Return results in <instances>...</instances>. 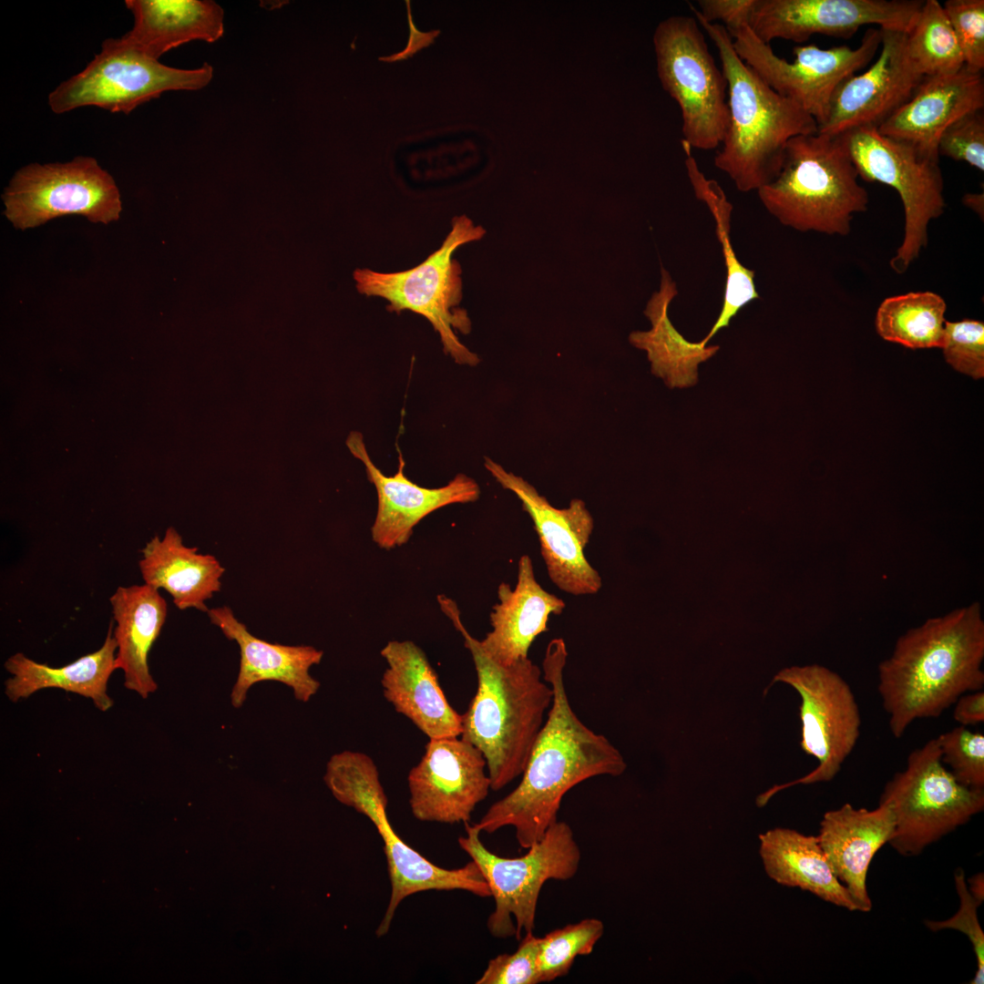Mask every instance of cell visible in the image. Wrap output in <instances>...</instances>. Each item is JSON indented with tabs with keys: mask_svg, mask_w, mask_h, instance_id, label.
<instances>
[{
	"mask_svg": "<svg viewBox=\"0 0 984 984\" xmlns=\"http://www.w3.org/2000/svg\"><path fill=\"white\" fill-rule=\"evenodd\" d=\"M682 145L685 153L687 174L694 194L705 203L714 220L715 232L725 266V284L720 313L708 334L700 341L702 345H707L721 329L729 325L743 307L760 296L754 283V272L740 262L731 242V202L718 182L707 179L700 170L692 155V147L684 140H682Z\"/></svg>",
	"mask_w": 984,
	"mask_h": 984,
	"instance_id": "1f68e13d",
	"label": "cell"
},
{
	"mask_svg": "<svg viewBox=\"0 0 984 984\" xmlns=\"http://www.w3.org/2000/svg\"><path fill=\"white\" fill-rule=\"evenodd\" d=\"M955 887L959 897L957 913L942 921L928 920L927 928L931 931L955 929L965 934L969 939L976 956L977 969L970 984H983L984 980V933L978 918V907L982 902L976 899L969 891L964 871L958 869L954 875Z\"/></svg>",
	"mask_w": 984,
	"mask_h": 984,
	"instance_id": "ab89813d",
	"label": "cell"
},
{
	"mask_svg": "<svg viewBox=\"0 0 984 984\" xmlns=\"http://www.w3.org/2000/svg\"><path fill=\"white\" fill-rule=\"evenodd\" d=\"M944 299L933 292H911L886 298L876 315L877 333L910 349L941 348L945 333Z\"/></svg>",
	"mask_w": 984,
	"mask_h": 984,
	"instance_id": "d6a6232c",
	"label": "cell"
},
{
	"mask_svg": "<svg viewBox=\"0 0 984 984\" xmlns=\"http://www.w3.org/2000/svg\"><path fill=\"white\" fill-rule=\"evenodd\" d=\"M922 0H755L748 26L764 43L814 35L849 38L866 25L907 33Z\"/></svg>",
	"mask_w": 984,
	"mask_h": 984,
	"instance_id": "2e32d148",
	"label": "cell"
},
{
	"mask_svg": "<svg viewBox=\"0 0 984 984\" xmlns=\"http://www.w3.org/2000/svg\"><path fill=\"white\" fill-rule=\"evenodd\" d=\"M880 29L878 58L838 86L818 132L835 136L860 127L877 128L911 97L924 78L908 57L906 32Z\"/></svg>",
	"mask_w": 984,
	"mask_h": 984,
	"instance_id": "d6986e66",
	"label": "cell"
},
{
	"mask_svg": "<svg viewBox=\"0 0 984 984\" xmlns=\"http://www.w3.org/2000/svg\"><path fill=\"white\" fill-rule=\"evenodd\" d=\"M485 234L486 230L475 225L467 216L454 217L439 249L421 263L395 272L356 269V288L365 296L386 300L389 312L410 311L422 315L439 334L446 354L456 364L477 365L479 357L455 333H469L471 322L466 311L459 307L463 298L462 269L453 255L462 245L478 241Z\"/></svg>",
	"mask_w": 984,
	"mask_h": 984,
	"instance_id": "52a82bcc",
	"label": "cell"
},
{
	"mask_svg": "<svg viewBox=\"0 0 984 984\" xmlns=\"http://www.w3.org/2000/svg\"><path fill=\"white\" fill-rule=\"evenodd\" d=\"M109 600L117 667L124 672V686L146 699L158 689L148 658L166 620V600L147 584L118 587Z\"/></svg>",
	"mask_w": 984,
	"mask_h": 984,
	"instance_id": "484cf974",
	"label": "cell"
},
{
	"mask_svg": "<svg viewBox=\"0 0 984 984\" xmlns=\"http://www.w3.org/2000/svg\"><path fill=\"white\" fill-rule=\"evenodd\" d=\"M894 831L892 809L882 803L873 810L855 808L846 803L825 812L820 822L819 844L833 872L862 912L872 909L866 889L869 865Z\"/></svg>",
	"mask_w": 984,
	"mask_h": 984,
	"instance_id": "603a6c76",
	"label": "cell"
},
{
	"mask_svg": "<svg viewBox=\"0 0 984 984\" xmlns=\"http://www.w3.org/2000/svg\"><path fill=\"white\" fill-rule=\"evenodd\" d=\"M857 178L843 135L817 131L787 142L778 174L757 194L786 227L846 236L855 214L866 211L869 202Z\"/></svg>",
	"mask_w": 984,
	"mask_h": 984,
	"instance_id": "5b68a950",
	"label": "cell"
},
{
	"mask_svg": "<svg viewBox=\"0 0 984 984\" xmlns=\"http://www.w3.org/2000/svg\"><path fill=\"white\" fill-rule=\"evenodd\" d=\"M380 653L387 664L383 694L395 710L429 739L460 736L462 715L450 705L424 651L411 641H391Z\"/></svg>",
	"mask_w": 984,
	"mask_h": 984,
	"instance_id": "7402d4cb",
	"label": "cell"
},
{
	"mask_svg": "<svg viewBox=\"0 0 984 984\" xmlns=\"http://www.w3.org/2000/svg\"><path fill=\"white\" fill-rule=\"evenodd\" d=\"M943 9L960 46L965 66L984 68V1L948 0Z\"/></svg>",
	"mask_w": 984,
	"mask_h": 984,
	"instance_id": "74e56055",
	"label": "cell"
},
{
	"mask_svg": "<svg viewBox=\"0 0 984 984\" xmlns=\"http://www.w3.org/2000/svg\"><path fill=\"white\" fill-rule=\"evenodd\" d=\"M854 166L866 181L894 189L905 213L904 237L890 267L905 272L928 244V227L946 208L944 179L938 162L913 147L881 134L876 127H860L842 134Z\"/></svg>",
	"mask_w": 984,
	"mask_h": 984,
	"instance_id": "7c38bea8",
	"label": "cell"
},
{
	"mask_svg": "<svg viewBox=\"0 0 984 984\" xmlns=\"http://www.w3.org/2000/svg\"><path fill=\"white\" fill-rule=\"evenodd\" d=\"M212 77L208 63L195 69L168 67L123 36L110 38L81 72L48 95V105L56 114L87 106L129 114L164 92L200 89Z\"/></svg>",
	"mask_w": 984,
	"mask_h": 984,
	"instance_id": "8fae6325",
	"label": "cell"
},
{
	"mask_svg": "<svg viewBox=\"0 0 984 984\" xmlns=\"http://www.w3.org/2000/svg\"><path fill=\"white\" fill-rule=\"evenodd\" d=\"M661 273L660 289L651 295L644 310L651 328L632 332L629 341L634 347L646 351L651 373L661 378L666 385L671 388L692 386L698 381V364L714 355L719 346L689 342L674 328L668 310L678 290L663 267Z\"/></svg>",
	"mask_w": 984,
	"mask_h": 984,
	"instance_id": "4dcf8cb0",
	"label": "cell"
},
{
	"mask_svg": "<svg viewBox=\"0 0 984 984\" xmlns=\"http://www.w3.org/2000/svg\"><path fill=\"white\" fill-rule=\"evenodd\" d=\"M134 24L123 37L158 59L185 43H213L224 34V11L213 1L127 0Z\"/></svg>",
	"mask_w": 984,
	"mask_h": 984,
	"instance_id": "83f0119b",
	"label": "cell"
},
{
	"mask_svg": "<svg viewBox=\"0 0 984 984\" xmlns=\"http://www.w3.org/2000/svg\"><path fill=\"white\" fill-rule=\"evenodd\" d=\"M879 803L888 805L895 817L888 844L904 856H916L982 812L984 789L955 779L941 762L935 737L909 753L906 768L886 783Z\"/></svg>",
	"mask_w": 984,
	"mask_h": 984,
	"instance_id": "9c48e42d",
	"label": "cell"
},
{
	"mask_svg": "<svg viewBox=\"0 0 984 984\" xmlns=\"http://www.w3.org/2000/svg\"><path fill=\"white\" fill-rule=\"evenodd\" d=\"M759 854L767 876L777 884L808 891L825 902L861 911L833 872L817 835L775 827L759 835Z\"/></svg>",
	"mask_w": 984,
	"mask_h": 984,
	"instance_id": "f546056e",
	"label": "cell"
},
{
	"mask_svg": "<svg viewBox=\"0 0 984 984\" xmlns=\"http://www.w3.org/2000/svg\"><path fill=\"white\" fill-rule=\"evenodd\" d=\"M983 882V873H979L969 879V887H968V888L969 893L980 902L984 900Z\"/></svg>",
	"mask_w": 984,
	"mask_h": 984,
	"instance_id": "f6af8a7d",
	"label": "cell"
},
{
	"mask_svg": "<svg viewBox=\"0 0 984 984\" xmlns=\"http://www.w3.org/2000/svg\"><path fill=\"white\" fill-rule=\"evenodd\" d=\"M407 785L413 815L443 824L467 823L491 789L483 753L460 736L429 739Z\"/></svg>",
	"mask_w": 984,
	"mask_h": 984,
	"instance_id": "ac0fdd59",
	"label": "cell"
},
{
	"mask_svg": "<svg viewBox=\"0 0 984 984\" xmlns=\"http://www.w3.org/2000/svg\"><path fill=\"white\" fill-rule=\"evenodd\" d=\"M3 201L5 217L20 230L70 214L108 224L122 210L114 179L92 157L25 166L5 188Z\"/></svg>",
	"mask_w": 984,
	"mask_h": 984,
	"instance_id": "5bb4252c",
	"label": "cell"
},
{
	"mask_svg": "<svg viewBox=\"0 0 984 984\" xmlns=\"http://www.w3.org/2000/svg\"><path fill=\"white\" fill-rule=\"evenodd\" d=\"M962 202L975 210L977 213L983 215V194L982 193H968L965 194Z\"/></svg>",
	"mask_w": 984,
	"mask_h": 984,
	"instance_id": "bcb514c9",
	"label": "cell"
},
{
	"mask_svg": "<svg viewBox=\"0 0 984 984\" xmlns=\"http://www.w3.org/2000/svg\"><path fill=\"white\" fill-rule=\"evenodd\" d=\"M603 933L601 920L586 918L540 938L537 962L538 982H550L567 975L575 958L590 954Z\"/></svg>",
	"mask_w": 984,
	"mask_h": 984,
	"instance_id": "e575fe53",
	"label": "cell"
},
{
	"mask_svg": "<svg viewBox=\"0 0 984 984\" xmlns=\"http://www.w3.org/2000/svg\"><path fill=\"white\" fill-rule=\"evenodd\" d=\"M755 0H698L689 4L692 13L709 23H718L727 29L748 25Z\"/></svg>",
	"mask_w": 984,
	"mask_h": 984,
	"instance_id": "b9f144b4",
	"label": "cell"
},
{
	"mask_svg": "<svg viewBox=\"0 0 984 984\" xmlns=\"http://www.w3.org/2000/svg\"><path fill=\"white\" fill-rule=\"evenodd\" d=\"M943 764L961 784L984 789V734L958 726L938 737Z\"/></svg>",
	"mask_w": 984,
	"mask_h": 984,
	"instance_id": "d590c367",
	"label": "cell"
},
{
	"mask_svg": "<svg viewBox=\"0 0 984 984\" xmlns=\"http://www.w3.org/2000/svg\"><path fill=\"white\" fill-rule=\"evenodd\" d=\"M701 28L695 17L671 16L658 25L653 42L659 78L681 109L682 140L712 150L728 126L727 81Z\"/></svg>",
	"mask_w": 984,
	"mask_h": 984,
	"instance_id": "30bf717a",
	"label": "cell"
},
{
	"mask_svg": "<svg viewBox=\"0 0 984 984\" xmlns=\"http://www.w3.org/2000/svg\"><path fill=\"white\" fill-rule=\"evenodd\" d=\"M138 566L144 584L165 589L178 609L205 612L209 610L205 601L220 589L224 573L215 557L185 546L173 527L162 538L156 535L147 542Z\"/></svg>",
	"mask_w": 984,
	"mask_h": 984,
	"instance_id": "4316f807",
	"label": "cell"
},
{
	"mask_svg": "<svg viewBox=\"0 0 984 984\" xmlns=\"http://www.w3.org/2000/svg\"><path fill=\"white\" fill-rule=\"evenodd\" d=\"M207 613L225 637L236 641L240 647V669L231 692L233 707H241L249 689L264 681L279 682L291 687L295 698L304 702L318 692L320 682L310 675L309 670L321 662L323 651L312 646H289L259 639L227 606L209 610Z\"/></svg>",
	"mask_w": 984,
	"mask_h": 984,
	"instance_id": "cb8c5ba5",
	"label": "cell"
},
{
	"mask_svg": "<svg viewBox=\"0 0 984 984\" xmlns=\"http://www.w3.org/2000/svg\"><path fill=\"white\" fill-rule=\"evenodd\" d=\"M323 779L334 798L365 815L383 840L391 894L376 929L377 937L387 934L398 906L411 895L428 890H464L482 897H491L473 860L460 868H442L400 837L388 819L387 796L378 767L369 755L353 751L334 753L326 764Z\"/></svg>",
	"mask_w": 984,
	"mask_h": 984,
	"instance_id": "8992f818",
	"label": "cell"
},
{
	"mask_svg": "<svg viewBox=\"0 0 984 984\" xmlns=\"http://www.w3.org/2000/svg\"><path fill=\"white\" fill-rule=\"evenodd\" d=\"M346 444L351 453L365 466L368 479L376 490L377 511L371 534L381 548L391 549L405 544L414 528L436 509L451 504L474 502L479 497V486L464 474H457L444 487H424L404 475L405 462L401 454L397 472L388 477L371 460L360 433L352 432Z\"/></svg>",
	"mask_w": 984,
	"mask_h": 984,
	"instance_id": "ffe728a7",
	"label": "cell"
},
{
	"mask_svg": "<svg viewBox=\"0 0 984 984\" xmlns=\"http://www.w3.org/2000/svg\"><path fill=\"white\" fill-rule=\"evenodd\" d=\"M953 718L962 726L976 725L984 722V692H969L955 702Z\"/></svg>",
	"mask_w": 984,
	"mask_h": 984,
	"instance_id": "7bdbcfd3",
	"label": "cell"
},
{
	"mask_svg": "<svg viewBox=\"0 0 984 984\" xmlns=\"http://www.w3.org/2000/svg\"><path fill=\"white\" fill-rule=\"evenodd\" d=\"M567 655L563 639L548 643L542 672L553 698L544 725L518 786L491 805L475 824L488 834L512 826L525 849L558 821L561 801L571 788L595 776H619L627 768L620 751L573 711L564 683Z\"/></svg>",
	"mask_w": 984,
	"mask_h": 984,
	"instance_id": "6da1fadb",
	"label": "cell"
},
{
	"mask_svg": "<svg viewBox=\"0 0 984 984\" xmlns=\"http://www.w3.org/2000/svg\"><path fill=\"white\" fill-rule=\"evenodd\" d=\"M693 15L717 48L727 81L729 120L714 165L740 191H757L778 174L787 142L817 132V124L738 56L724 26Z\"/></svg>",
	"mask_w": 984,
	"mask_h": 984,
	"instance_id": "277c9868",
	"label": "cell"
},
{
	"mask_svg": "<svg viewBox=\"0 0 984 984\" xmlns=\"http://www.w3.org/2000/svg\"><path fill=\"white\" fill-rule=\"evenodd\" d=\"M466 835L460 847L480 868L495 900L487 921L490 934L497 938L533 932L537 904L545 882L569 880L578 872L580 850L571 827L557 821L540 840L518 857H503L489 851L480 839L476 825L465 823Z\"/></svg>",
	"mask_w": 984,
	"mask_h": 984,
	"instance_id": "ba28073f",
	"label": "cell"
},
{
	"mask_svg": "<svg viewBox=\"0 0 984 984\" xmlns=\"http://www.w3.org/2000/svg\"><path fill=\"white\" fill-rule=\"evenodd\" d=\"M938 151L939 156L965 161L982 172L984 170L983 109L968 113L949 125L939 138Z\"/></svg>",
	"mask_w": 984,
	"mask_h": 984,
	"instance_id": "60d3db41",
	"label": "cell"
},
{
	"mask_svg": "<svg viewBox=\"0 0 984 984\" xmlns=\"http://www.w3.org/2000/svg\"><path fill=\"white\" fill-rule=\"evenodd\" d=\"M906 47L911 63L924 77L952 74L965 66L954 30L938 0L924 1L906 33Z\"/></svg>",
	"mask_w": 984,
	"mask_h": 984,
	"instance_id": "836d02e7",
	"label": "cell"
},
{
	"mask_svg": "<svg viewBox=\"0 0 984 984\" xmlns=\"http://www.w3.org/2000/svg\"><path fill=\"white\" fill-rule=\"evenodd\" d=\"M540 938L524 934L513 953L500 954L487 963L476 984H538V955Z\"/></svg>",
	"mask_w": 984,
	"mask_h": 984,
	"instance_id": "f35d334b",
	"label": "cell"
},
{
	"mask_svg": "<svg viewBox=\"0 0 984 984\" xmlns=\"http://www.w3.org/2000/svg\"><path fill=\"white\" fill-rule=\"evenodd\" d=\"M405 3L407 7V16L410 29L407 45L405 48L399 53H395L390 56L380 57L379 59L382 61L391 63L411 57L422 48L427 47L428 46L432 45L434 43L435 37H436L440 33L439 30H433L430 32L418 31L412 20L410 1H405Z\"/></svg>",
	"mask_w": 984,
	"mask_h": 984,
	"instance_id": "ee69618b",
	"label": "cell"
},
{
	"mask_svg": "<svg viewBox=\"0 0 984 984\" xmlns=\"http://www.w3.org/2000/svg\"><path fill=\"white\" fill-rule=\"evenodd\" d=\"M437 600L464 638L477 676L460 737L483 753L491 790L498 791L522 774L551 706L552 688L528 657L509 665L492 659L464 626L456 603L445 595Z\"/></svg>",
	"mask_w": 984,
	"mask_h": 984,
	"instance_id": "3957f363",
	"label": "cell"
},
{
	"mask_svg": "<svg viewBox=\"0 0 984 984\" xmlns=\"http://www.w3.org/2000/svg\"><path fill=\"white\" fill-rule=\"evenodd\" d=\"M945 360L955 370L975 379L984 376V323L963 319L945 322L942 344Z\"/></svg>",
	"mask_w": 984,
	"mask_h": 984,
	"instance_id": "8d00e7d4",
	"label": "cell"
},
{
	"mask_svg": "<svg viewBox=\"0 0 984 984\" xmlns=\"http://www.w3.org/2000/svg\"><path fill=\"white\" fill-rule=\"evenodd\" d=\"M727 29V28H726ZM738 56L771 88L806 111L817 128L826 119L838 86L866 67L880 49L881 29L869 27L856 48L810 44L793 49L794 60L775 55L748 25L727 29Z\"/></svg>",
	"mask_w": 984,
	"mask_h": 984,
	"instance_id": "4fadbf2b",
	"label": "cell"
},
{
	"mask_svg": "<svg viewBox=\"0 0 984 984\" xmlns=\"http://www.w3.org/2000/svg\"><path fill=\"white\" fill-rule=\"evenodd\" d=\"M983 108L982 72L964 66L952 74L924 77L911 97L877 130L938 162V145L944 130L962 116Z\"/></svg>",
	"mask_w": 984,
	"mask_h": 984,
	"instance_id": "44dd1931",
	"label": "cell"
},
{
	"mask_svg": "<svg viewBox=\"0 0 984 984\" xmlns=\"http://www.w3.org/2000/svg\"><path fill=\"white\" fill-rule=\"evenodd\" d=\"M484 465L503 488L520 499L523 509L530 516L553 583L572 595L597 593L601 588V578L584 553L594 527L584 501L575 498L568 507L557 508L523 477L507 471L488 457Z\"/></svg>",
	"mask_w": 984,
	"mask_h": 984,
	"instance_id": "e0dca14e",
	"label": "cell"
},
{
	"mask_svg": "<svg viewBox=\"0 0 984 984\" xmlns=\"http://www.w3.org/2000/svg\"><path fill=\"white\" fill-rule=\"evenodd\" d=\"M499 602L490 613L492 630L480 641L485 651L503 665L528 658L535 639L548 630L551 614H560L565 602L537 581L528 555L518 560L514 589L505 582L497 589Z\"/></svg>",
	"mask_w": 984,
	"mask_h": 984,
	"instance_id": "d4e9b609",
	"label": "cell"
},
{
	"mask_svg": "<svg viewBox=\"0 0 984 984\" xmlns=\"http://www.w3.org/2000/svg\"><path fill=\"white\" fill-rule=\"evenodd\" d=\"M116 653L112 624L98 650L62 667H51L17 652L5 662L12 675L5 682V693L15 702L43 689H61L92 700L97 709L106 712L113 706L108 682L118 669Z\"/></svg>",
	"mask_w": 984,
	"mask_h": 984,
	"instance_id": "f1b7e54d",
	"label": "cell"
},
{
	"mask_svg": "<svg viewBox=\"0 0 984 984\" xmlns=\"http://www.w3.org/2000/svg\"><path fill=\"white\" fill-rule=\"evenodd\" d=\"M984 620L979 602L928 619L898 637L878 664L877 690L891 733L938 718L959 696L984 686Z\"/></svg>",
	"mask_w": 984,
	"mask_h": 984,
	"instance_id": "7a4b0ae2",
	"label": "cell"
},
{
	"mask_svg": "<svg viewBox=\"0 0 984 984\" xmlns=\"http://www.w3.org/2000/svg\"><path fill=\"white\" fill-rule=\"evenodd\" d=\"M773 682L784 683L799 694L800 745L818 764L805 776L760 794L756 801L759 806L787 787L831 781L860 735L857 702L849 684L835 671L818 664L790 666L779 671Z\"/></svg>",
	"mask_w": 984,
	"mask_h": 984,
	"instance_id": "9a60e30c",
	"label": "cell"
}]
</instances>
